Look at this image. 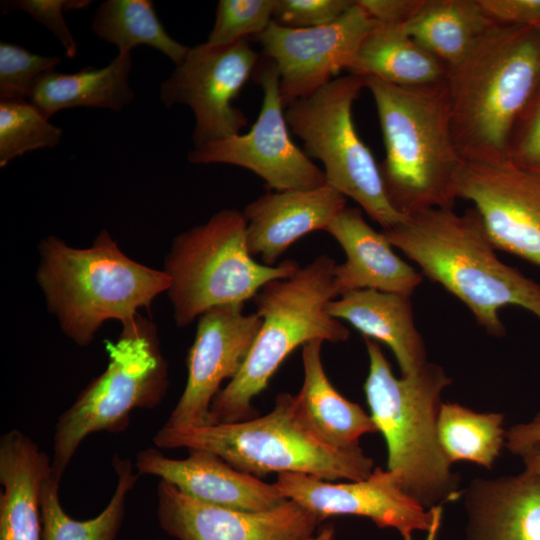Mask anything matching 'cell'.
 Returning <instances> with one entry per match:
<instances>
[{
	"label": "cell",
	"mask_w": 540,
	"mask_h": 540,
	"mask_svg": "<svg viewBox=\"0 0 540 540\" xmlns=\"http://www.w3.org/2000/svg\"><path fill=\"white\" fill-rule=\"evenodd\" d=\"M381 231L423 275L464 303L489 334L504 335L499 311L508 305L540 319V284L498 258L474 207L462 214L453 207L428 209Z\"/></svg>",
	"instance_id": "6da1fadb"
},
{
	"label": "cell",
	"mask_w": 540,
	"mask_h": 540,
	"mask_svg": "<svg viewBox=\"0 0 540 540\" xmlns=\"http://www.w3.org/2000/svg\"><path fill=\"white\" fill-rule=\"evenodd\" d=\"M446 86L455 146L465 161L508 160L517 121L540 87V33L496 24L458 64Z\"/></svg>",
	"instance_id": "7a4b0ae2"
},
{
	"label": "cell",
	"mask_w": 540,
	"mask_h": 540,
	"mask_svg": "<svg viewBox=\"0 0 540 540\" xmlns=\"http://www.w3.org/2000/svg\"><path fill=\"white\" fill-rule=\"evenodd\" d=\"M36 281L47 310L76 345H90L108 320L126 323L167 293L170 280L127 256L107 229L75 248L49 235L38 244Z\"/></svg>",
	"instance_id": "3957f363"
},
{
	"label": "cell",
	"mask_w": 540,
	"mask_h": 540,
	"mask_svg": "<svg viewBox=\"0 0 540 540\" xmlns=\"http://www.w3.org/2000/svg\"><path fill=\"white\" fill-rule=\"evenodd\" d=\"M363 78L376 105L385 146L379 168L393 207L405 217L453 207L465 160L452 136L446 81L404 88Z\"/></svg>",
	"instance_id": "277c9868"
},
{
	"label": "cell",
	"mask_w": 540,
	"mask_h": 540,
	"mask_svg": "<svg viewBox=\"0 0 540 540\" xmlns=\"http://www.w3.org/2000/svg\"><path fill=\"white\" fill-rule=\"evenodd\" d=\"M364 342L369 357L364 392L387 445V469L400 475L404 490L426 509L457 500L463 494L460 479L438 437L441 396L451 378L431 362L397 378L378 343L367 337Z\"/></svg>",
	"instance_id": "5b68a950"
},
{
	"label": "cell",
	"mask_w": 540,
	"mask_h": 540,
	"mask_svg": "<svg viewBox=\"0 0 540 540\" xmlns=\"http://www.w3.org/2000/svg\"><path fill=\"white\" fill-rule=\"evenodd\" d=\"M337 263L320 255L287 278L264 285L253 298L261 328L238 373L214 397L212 424L252 419L253 399L263 392L287 356L313 340L344 342L348 328L326 311L338 297L334 283Z\"/></svg>",
	"instance_id": "8992f818"
},
{
	"label": "cell",
	"mask_w": 540,
	"mask_h": 540,
	"mask_svg": "<svg viewBox=\"0 0 540 540\" xmlns=\"http://www.w3.org/2000/svg\"><path fill=\"white\" fill-rule=\"evenodd\" d=\"M153 443L164 449L206 450L258 478L301 473L330 482L360 481L374 470V461L360 447L334 449L311 436L295 418L288 393H280L264 416L180 430L162 427Z\"/></svg>",
	"instance_id": "52a82bcc"
},
{
	"label": "cell",
	"mask_w": 540,
	"mask_h": 540,
	"mask_svg": "<svg viewBox=\"0 0 540 540\" xmlns=\"http://www.w3.org/2000/svg\"><path fill=\"white\" fill-rule=\"evenodd\" d=\"M246 228L243 212L223 209L173 238L163 270L170 280L167 295L178 327L214 307L244 304L267 283L299 268L294 260L274 266L257 262L248 248Z\"/></svg>",
	"instance_id": "ba28073f"
},
{
	"label": "cell",
	"mask_w": 540,
	"mask_h": 540,
	"mask_svg": "<svg viewBox=\"0 0 540 540\" xmlns=\"http://www.w3.org/2000/svg\"><path fill=\"white\" fill-rule=\"evenodd\" d=\"M105 341L108 363L59 417L53 435L52 472L62 476L81 443L98 432L120 433L135 409H154L164 399L168 364L157 326L140 314Z\"/></svg>",
	"instance_id": "9c48e42d"
},
{
	"label": "cell",
	"mask_w": 540,
	"mask_h": 540,
	"mask_svg": "<svg viewBox=\"0 0 540 540\" xmlns=\"http://www.w3.org/2000/svg\"><path fill=\"white\" fill-rule=\"evenodd\" d=\"M363 88V77H336L287 106L285 118L289 130L303 141L305 154L323 164L326 184L388 230L407 217L391 204L379 165L356 131L352 106Z\"/></svg>",
	"instance_id": "30bf717a"
},
{
	"label": "cell",
	"mask_w": 540,
	"mask_h": 540,
	"mask_svg": "<svg viewBox=\"0 0 540 540\" xmlns=\"http://www.w3.org/2000/svg\"><path fill=\"white\" fill-rule=\"evenodd\" d=\"M254 71L263 91L256 122L245 134H236L194 147L191 164H230L246 168L276 191L308 190L326 184L322 169L291 139L274 61L263 56Z\"/></svg>",
	"instance_id": "8fae6325"
},
{
	"label": "cell",
	"mask_w": 540,
	"mask_h": 540,
	"mask_svg": "<svg viewBox=\"0 0 540 540\" xmlns=\"http://www.w3.org/2000/svg\"><path fill=\"white\" fill-rule=\"evenodd\" d=\"M259 58L247 40L229 45L205 42L189 47L183 61L162 83L163 104H184L193 111L194 147L240 134L248 124L232 101L254 74Z\"/></svg>",
	"instance_id": "7c38bea8"
},
{
	"label": "cell",
	"mask_w": 540,
	"mask_h": 540,
	"mask_svg": "<svg viewBox=\"0 0 540 540\" xmlns=\"http://www.w3.org/2000/svg\"><path fill=\"white\" fill-rule=\"evenodd\" d=\"M376 25L357 0L327 25L290 28L273 21L257 39L262 55L276 64L284 107L310 96L346 70Z\"/></svg>",
	"instance_id": "4fadbf2b"
},
{
	"label": "cell",
	"mask_w": 540,
	"mask_h": 540,
	"mask_svg": "<svg viewBox=\"0 0 540 540\" xmlns=\"http://www.w3.org/2000/svg\"><path fill=\"white\" fill-rule=\"evenodd\" d=\"M456 196L474 204L495 249L540 266V172L510 160L465 161Z\"/></svg>",
	"instance_id": "5bb4252c"
},
{
	"label": "cell",
	"mask_w": 540,
	"mask_h": 540,
	"mask_svg": "<svg viewBox=\"0 0 540 540\" xmlns=\"http://www.w3.org/2000/svg\"><path fill=\"white\" fill-rule=\"evenodd\" d=\"M243 306L214 307L197 319L186 358V385L163 427L180 430L212 424L214 397L222 382L238 373L261 328L257 312L246 314Z\"/></svg>",
	"instance_id": "9a60e30c"
},
{
	"label": "cell",
	"mask_w": 540,
	"mask_h": 540,
	"mask_svg": "<svg viewBox=\"0 0 540 540\" xmlns=\"http://www.w3.org/2000/svg\"><path fill=\"white\" fill-rule=\"evenodd\" d=\"M279 492L314 514L318 520L336 515L369 518L379 528H393L404 540L414 531H428L435 506L426 509L403 488L398 473L374 468L360 481L335 483L301 473H280L274 482Z\"/></svg>",
	"instance_id": "2e32d148"
},
{
	"label": "cell",
	"mask_w": 540,
	"mask_h": 540,
	"mask_svg": "<svg viewBox=\"0 0 540 540\" xmlns=\"http://www.w3.org/2000/svg\"><path fill=\"white\" fill-rule=\"evenodd\" d=\"M157 518L179 540H306L320 523L291 500L267 511H240L194 500L164 480L157 486Z\"/></svg>",
	"instance_id": "e0dca14e"
},
{
	"label": "cell",
	"mask_w": 540,
	"mask_h": 540,
	"mask_svg": "<svg viewBox=\"0 0 540 540\" xmlns=\"http://www.w3.org/2000/svg\"><path fill=\"white\" fill-rule=\"evenodd\" d=\"M188 451V457L173 459L157 448H145L136 454L135 469L140 476H157L184 495L218 507L260 512L287 501L274 483L241 472L212 452Z\"/></svg>",
	"instance_id": "ac0fdd59"
},
{
	"label": "cell",
	"mask_w": 540,
	"mask_h": 540,
	"mask_svg": "<svg viewBox=\"0 0 540 540\" xmlns=\"http://www.w3.org/2000/svg\"><path fill=\"white\" fill-rule=\"evenodd\" d=\"M345 207L346 197L327 184L308 190L268 191L243 211L250 253L274 266L296 240L312 231H325Z\"/></svg>",
	"instance_id": "d6986e66"
},
{
	"label": "cell",
	"mask_w": 540,
	"mask_h": 540,
	"mask_svg": "<svg viewBox=\"0 0 540 540\" xmlns=\"http://www.w3.org/2000/svg\"><path fill=\"white\" fill-rule=\"evenodd\" d=\"M325 231L346 254V261L334 269L338 296L362 289L411 296L422 282V274L395 254L383 232L374 230L360 209L346 206Z\"/></svg>",
	"instance_id": "ffe728a7"
},
{
	"label": "cell",
	"mask_w": 540,
	"mask_h": 540,
	"mask_svg": "<svg viewBox=\"0 0 540 540\" xmlns=\"http://www.w3.org/2000/svg\"><path fill=\"white\" fill-rule=\"evenodd\" d=\"M467 540H540V478H476L463 491Z\"/></svg>",
	"instance_id": "44dd1931"
},
{
	"label": "cell",
	"mask_w": 540,
	"mask_h": 540,
	"mask_svg": "<svg viewBox=\"0 0 540 540\" xmlns=\"http://www.w3.org/2000/svg\"><path fill=\"white\" fill-rule=\"evenodd\" d=\"M322 343L313 340L302 346L304 379L300 391L292 395V410L299 424L320 443L355 449L363 435L377 428L370 414L331 384L321 360Z\"/></svg>",
	"instance_id": "7402d4cb"
},
{
	"label": "cell",
	"mask_w": 540,
	"mask_h": 540,
	"mask_svg": "<svg viewBox=\"0 0 540 540\" xmlns=\"http://www.w3.org/2000/svg\"><path fill=\"white\" fill-rule=\"evenodd\" d=\"M51 459L23 432L0 438V540H42L41 495Z\"/></svg>",
	"instance_id": "603a6c76"
},
{
	"label": "cell",
	"mask_w": 540,
	"mask_h": 540,
	"mask_svg": "<svg viewBox=\"0 0 540 540\" xmlns=\"http://www.w3.org/2000/svg\"><path fill=\"white\" fill-rule=\"evenodd\" d=\"M326 311L351 324L364 337L385 343L394 353L401 375L415 373L428 362L410 296L374 289L355 290L329 301Z\"/></svg>",
	"instance_id": "cb8c5ba5"
},
{
	"label": "cell",
	"mask_w": 540,
	"mask_h": 540,
	"mask_svg": "<svg viewBox=\"0 0 540 540\" xmlns=\"http://www.w3.org/2000/svg\"><path fill=\"white\" fill-rule=\"evenodd\" d=\"M346 71L399 87L419 88L445 82L448 66L410 37L403 26L377 23Z\"/></svg>",
	"instance_id": "d4e9b609"
},
{
	"label": "cell",
	"mask_w": 540,
	"mask_h": 540,
	"mask_svg": "<svg viewBox=\"0 0 540 540\" xmlns=\"http://www.w3.org/2000/svg\"><path fill=\"white\" fill-rule=\"evenodd\" d=\"M131 53L118 55L105 67H87L76 73L54 70L43 74L31 87L27 100L46 118L72 107L106 108L115 112L132 102L129 85Z\"/></svg>",
	"instance_id": "484cf974"
},
{
	"label": "cell",
	"mask_w": 540,
	"mask_h": 540,
	"mask_svg": "<svg viewBox=\"0 0 540 540\" xmlns=\"http://www.w3.org/2000/svg\"><path fill=\"white\" fill-rule=\"evenodd\" d=\"M496 24L479 0H424L403 28L449 68L463 60Z\"/></svg>",
	"instance_id": "4316f807"
},
{
	"label": "cell",
	"mask_w": 540,
	"mask_h": 540,
	"mask_svg": "<svg viewBox=\"0 0 540 540\" xmlns=\"http://www.w3.org/2000/svg\"><path fill=\"white\" fill-rule=\"evenodd\" d=\"M112 466L117 483L110 501L96 517L84 521L75 520L64 511L59 498L61 478L51 470L41 495L42 540H116L128 494L140 475L131 460L119 454L113 455Z\"/></svg>",
	"instance_id": "83f0119b"
},
{
	"label": "cell",
	"mask_w": 540,
	"mask_h": 540,
	"mask_svg": "<svg viewBox=\"0 0 540 540\" xmlns=\"http://www.w3.org/2000/svg\"><path fill=\"white\" fill-rule=\"evenodd\" d=\"M92 31L118 47L119 53H131L139 45L153 47L175 65L185 58L189 47L174 40L165 30L150 0H107L93 16Z\"/></svg>",
	"instance_id": "f1b7e54d"
},
{
	"label": "cell",
	"mask_w": 540,
	"mask_h": 540,
	"mask_svg": "<svg viewBox=\"0 0 540 540\" xmlns=\"http://www.w3.org/2000/svg\"><path fill=\"white\" fill-rule=\"evenodd\" d=\"M504 418L502 413L476 412L458 403H442L438 437L449 462L469 461L492 468L506 443Z\"/></svg>",
	"instance_id": "f546056e"
},
{
	"label": "cell",
	"mask_w": 540,
	"mask_h": 540,
	"mask_svg": "<svg viewBox=\"0 0 540 540\" xmlns=\"http://www.w3.org/2000/svg\"><path fill=\"white\" fill-rule=\"evenodd\" d=\"M61 137V128L27 99L0 101V167L27 152L55 147Z\"/></svg>",
	"instance_id": "4dcf8cb0"
},
{
	"label": "cell",
	"mask_w": 540,
	"mask_h": 540,
	"mask_svg": "<svg viewBox=\"0 0 540 540\" xmlns=\"http://www.w3.org/2000/svg\"><path fill=\"white\" fill-rule=\"evenodd\" d=\"M276 0H220L206 41L229 45L262 34L273 22Z\"/></svg>",
	"instance_id": "1f68e13d"
},
{
	"label": "cell",
	"mask_w": 540,
	"mask_h": 540,
	"mask_svg": "<svg viewBox=\"0 0 540 540\" xmlns=\"http://www.w3.org/2000/svg\"><path fill=\"white\" fill-rule=\"evenodd\" d=\"M61 58L42 56L7 42L0 43V101L27 99L35 81L54 70Z\"/></svg>",
	"instance_id": "d6a6232c"
},
{
	"label": "cell",
	"mask_w": 540,
	"mask_h": 540,
	"mask_svg": "<svg viewBox=\"0 0 540 540\" xmlns=\"http://www.w3.org/2000/svg\"><path fill=\"white\" fill-rule=\"evenodd\" d=\"M89 0H13L2 1L3 13L14 10L24 11L49 29L60 41L70 58L77 54V43L69 30L63 12L83 9L89 6Z\"/></svg>",
	"instance_id": "836d02e7"
},
{
	"label": "cell",
	"mask_w": 540,
	"mask_h": 540,
	"mask_svg": "<svg viewBox=\"0 0 540 540\" xmlns=\"http://www.w3.org/2000/svg\"><path fill=\"white\" fill-rule=\"evenodd\" d=\"M353 0H276L273 21L290 28H311L333 23Z\"/></svg>",
	"instance_id": "e575fe53"
},
{
	"label": "cell",
	"mask_w": 540,
	"mask_h": 540,
	"mask_svg": "<svg viewBox=\"0 0 540 540\" xmlns=\"http://www.w3.org/2000/svg\"><path fill=\"white\" fill-rule=\"evenodd\" d=\"M516 124L522 126L512 132L508 160L540 172V87Z\"/></svg>",
	"instance_id": "d590c367"
},
{
	"label": "cell",
	"mask_w": 540,
	"mask_h": 540,
	"mask_svg": "<svg viewBox=\"0 0 540 540\" xmlns=\"http://www.w3.org/2000/svg\"><path fill=\"white\" fill-rule=\"evenodd\" d=\"M479 3L497 24L534 28L540 24V0H479Z\"/></svg>",
	"instance_id": "8d00e7d4"
},
{
	"label": "cell",
	"mask_w": 540,
	"mask_h": 540,
	"mask_svg": "<svg viewBox=\"0 0 540 540\" xmlns=\"http://www.w3.org/2000/svg\"><path fill=\"white\" fill-rule=\"evenodd\" d=\"M379 24L405 25L422 6L424 0H357Z\"/></svg>",
	"instance_id": "74e56055"
},
{
	"label": "cell",
	"mask_w": 540,
	"mask_h": 540,
	"mask_svg": "<svg viewBox=\"0 0 540 540\" xmlns=\"http://www.w3.org/2000/svg\"><path fill=\"white\" fill-rule=\"evenodd\" d=\"M538 441H540V412L531 420L518 423L506 431L505 446L516 455Z\"/></svg>",
	"instance_id": "f35d334b"
},
{
	"label": "cell",
	"mask_w": 540,
	"mask_h": 540,
	"mask_svg": "<svg viewBox=\"0 0 540 540\" xmlns=\"http://www.w3.org/2000/svg\"><path fill=\"white\" fill-rule=\"evenodd\" d=\"M526 471L540 478V441L532 444L518 454Z\"/></svg>",
	"instance_id": "ab89813d"
},
{
	"label": "cell",
	"mask_w": 540,
	"mask_h": 540,
	"mask_svg": "<svg viewBox=\"0 0 540 540\" xmlns=\"http://www.w3.org/2000/svg\"><path fill=\"white\" fill-rule=\"evenodd\" d=\"M442 516H443V505H437L435 506V514L433 522L427 531V537L426 540H435L437 533L441 527L442 522ZM412 540V539H411Z\"/></svg>",
	"instance_id": "60d3db41"
},
{
	"label": "cell",
	"mask_w": 540,
	"mask_h": 540,
	"mask_svg": "<svg viewBox=\"0 0 540 540\" xmlns=\"http://www.w3.org/2000/svg\"><path fill=\"white\" fill-rule=\"evenodd\" d=\"M306 540H335V528L333 524H327L320 529L317 535H312Z\"/></svg>",
	"instance_id": "b9f144b4"
},
{
	"label": "cell",
	"mask_w": 540,
	"mask_h": 540,
	"mask_svg": "<svg viewBox=\"0 0 540 540\" xmlns=\"http://www.w3.org/2000/svg\"><path fill=\"white\" fill-rule=\"evenodd\" d=\"M540 33V24L535 27Z\"/></svg>",
	"instance_id": "7bdbcfd3"
}]
</instances>
